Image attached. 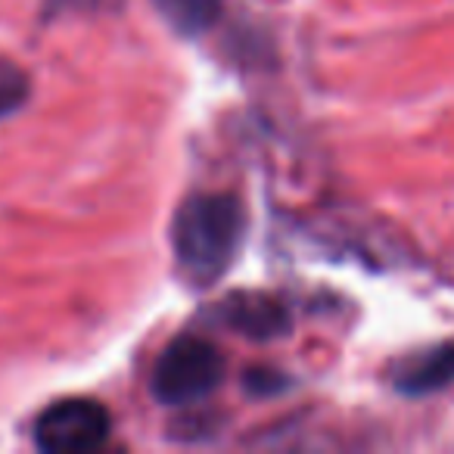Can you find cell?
<instances>
[{
  "label": "cell",
  "mask_w": 454,
  "mask_h": 454,
  "mask_svg": "<svg viewBox=\"0 0 454 454\" xmlns=\"http://www.w3.org/2000/svg\"><path fill=\"white\" fill-rule=\"evenodd\" d=\"M247 208L231 193H196L171 221V253L190 286H212L234 268L247 240Z\"/></svg>",
  "instance_id": "obj_1"
},
{
  "label": "cell",
  "mask_w": 454,
  "mask_h": 454,
  "mask_svg": "<svg viewBox=\"0 0 454 454\" xmlns=\"http://www.w3.org/2000/svg\"><path fill=\"white\" fill-rule=\"evenodd\" d=\"M224 380V355L202 336H177L153 367L150 389L165 408H187L208 398Z\"/></svg>",
  "instance_id": "obj_2"
},
{
  "label": "cell",
  "mask_w": 454,
  "mask_h": 454,
  "mask_svg": "<svg viewBox=\"0 0 454 454\" xmlns=\"http://www.w3.org/2000/svg\"><path fill=\"white\" fill-rule=\"evenodd\" d=\"M113 417L100 402L66 398L57 402L35 423V442L51 454H88L109 439Z\"/></svg>",
  "instance_id": "obj_3"
},
{
  "label": "cell",
  "mask_w": 454,
  "mask_h": 454,
  "mask_svg": "<svg viewBox=\"0 0 454 454\" xmlns=\"http://www.w3.org/2000/svg\"><path fill=\"white\" fill-rule=\"evenodd\" d=\"M218 321L253 340H274L290 330V315L265 293H234L218 305Z\"/></svg>",
  "instance_id": "obj_4"
},
{
  "label": "cell",
  "mask_w": 454,
  "mask_h": 454,
  "mask_svg": "<svg viewBox=\"0 0 454 454\" xmlns=\"http://www.w3.org/2000/svg\"><path fill=\"white\" fill-rule=\"evenodd\" d=\"M448 383H454V346H439L417 355L395 377V386L408 395H427Z\"/></svg>",
  "instance_id": "obj_5"
},
{
  "label": "cell",
  "mask_w": 454,
  "mask_h": 454,
  "mask_svg": "<svg viewBox=\"0 0 454 454\" xmlns=\"http://www.w3.org/2000/svg\"><path fill=\"white\" fill-rule=\"evenodd\" d=\"M153 7L171 32L184 35V38H196L221 20L224 0H153Z\"/></svg>",
  "instance_id": "obj_6"
},
{
  "label": "cell",
  "mask_w": 454,
  "mask_h": 454,
  "mask_svg": "<svg viewBox=\"0 0 454 454\" xmlns=\"http://www.w3.org/2000/svg\"><path fill=\"white\" fill-rule=\"evenodd\" d=\"M32 94V84H28V75L20 69L16 63L0 57V121L7 115L20 113L22 103Z\"/></svg>",
  "instance_id": "obj_7"
},
{
  "label": "cell",
  "mask_w": 454,
  "mask_h": 454,
  "mask_svg": "<svg viewBox=\"0 0 454 454\" xmlns=\"http://www.w3.org/2000/svg\"><path fill=\"white\" fill-rule=\"evenodd\" d=\"M47 16H63V13H84V10L100 7V0H47Z\"/></svg>",
  "instance_id": "obj_8"
}]
</instances>
